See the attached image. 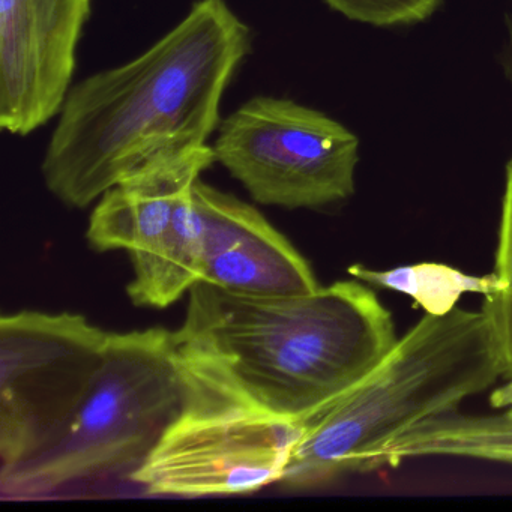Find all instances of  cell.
I'll return each instance as SVG.
<instances>
[{"label":"cell","instance_id":"6da1fadb","mask_svg":"<svg viewBox=\"0 0 512 512\" xmlns=\"http://www.w3.org/2000/svg\"><path fill=\"white\" fill-rule=\"evenodd\" d=\"M172 334L190 401L295 424L361 385L398 340L391 311L359 280L271 298L200 280Z\"/></svg>","mask_w":512,"mask_h":512},{"label":"cell","instance_id":"7a4b0ae2","mask_svg":"<svg viewBox=\"0 0 512 512\" xmlns=\"http://www.w3.org/2000/svg\"><path fill=\"white\" fill-rule=\"evenodd\" d=\"M253 43L226 0H196L137 58L73 85L41 163L47 190L88 208L152 161L208 145Z\"/></svg>","mask_w":512,"mask_h":512},{"label":"cell","instance_id":"3957f363","mask_svg":"<svg viewBox=\"0 0 512 512\" xmlns=\"http://www.w3.org/2000/svg\"><path fill=\"white\" fill-rule=\"evenodd\" d=\"M503 377L484 311L425 313L352 392L305 424L280 484L319 487L364 473L383 446L425 419L455 412Z\"/></svg>","mask_w":512,"mask_h":512},{"label":"cell","instance_id":"277c9868","mask_svg":"<svg viewBox=\"0 0 512 512\" xmlns=\"http://www.w3.org/2000/svg\"><path fill=\"white\" fill-rule=\"evenodd\" d=\"M190 400L172 331L110 332L103 362L58 439L0 478L2 496L37 499L68 485L131 476Z\"/></svg>","mask_w":512,"mask_h":512},{"label":"cell","instance_id":"5b68a950","mask_svg":"<svg viewBox=\"0 0 512 512\" xmlns=\"http://www.w3.org/2000/svg\"><path fill=\"white\" fill-rule=\"evenodd\" d=\"M212 149L260 205L322 209L355 194L358 137L289 98H251L221 121Z\"/></svg>","mask_w":512,"mask_h":512},{"label":"cell","instance_id":"8992f818","mask_svg":"<svg viewBox=\"0 0 512 512\" xmlns=\"http://www.w3.org/2000/svg\"><path fill=\"white\" fill-rule=\"evenodd\" d=\"M109 337L82 314L25 310L0 319V478L58 439Z\"/></svg>","mask_w":512,"mask_h":512},{"label":"cell","instance_id":"52a82bcc","mask_svg":"<svg viewBox=\"0 0 512 512\" xmlns=\"http://www.w3.org/2000/svg\"><path fill=\"white\" fill-rule=\"evenodd\" d=\"M304 428L188 400L131 481L148 496L254 493L281 481Z\"/></svg>","mask_w":512,"mask_h":512},{"label":"cell","instance_id":"ba28073f","mask_svg":"<svg viewBox=\"0 0 512 512\" xmlns=\"http://www.w3.org/2000/svg\"><path fill=\"white\" fill-rule=\"evenodd\" d=\"M92 0H0V128L31 136L73 88Z\"/></svg>","mask_w":512,"mask_h":512},{"label":"cell","instance_id":"9c48e42d","mask_svg":"<svg viewBox=\"0 0 512 512\" xmlns=\"http://www.w3.org/2000/svg\"><path fill=\"white\" fill-rule=\"evenodd\" d=\"M193 200L202 229V281L260 298L319 289L310 263L259 209L202 179Z\"/></svg>","mask_w":512,"mask_h":512},{"label":"cell","instance_id":"30bf717a","mask_svg":"<svg viewBox=\"0 0 512 512\" xmlns=\"http://www.w3.org/2000/svg\"><path fill=\"white\" fill-rule=\"evenodd\" d=\"M217 163L212 146L164 155L103 194L89 218L86 239L95 251L154 247L170 229L179 205Z\"/></svg>","mask_w":512,"mask_h":512},{"label":"cell","instance_id":"8fae6325","mask_svg":"<svg viewBox=\"0 0 512 512\" xmlns=\"http://www.w3.org/2000/svg\"><path fill=\"white\" fill-rule=\"evenodd\" d=\"M127 293L136 307L164 310L202 280L203 239L193 191L179 205L170 229L143 253L131 256Z\"/></svg>","mask_w":512,"mask_h":512},{"label":"cell","instance_id":"7c38bea8","mask_svg":"<svg viewBox=\"0 0 512 512\" xmlns=\"http://www.w3.org/2000/svg\"><path fill=\"white\" fill-rule=\"evenodd\" d=\"M347 271L355 280L368 286L409 296L425 313L434 316H443L454 310L466 293L491 296L503 290V284L494 272L484 277H473L440 263H419L386 271L353 265Z\"/></svg>","mask_w":512,"mask_h":512},{"label":"cell","instance_id":"4fadbf2b","mask_svg":"<svg viewBox=\"0 0 512 512\" xmlns=\"http://www.w3.org/2000/svg\"><path fill=\"white\" fill-rule=\"evenodd\" d=\"M493 272L503 284V290L496 295L484 296L481 310L490 323L502 358L503 377L508 380L491 394V406L499 409L512 406V157L506 166Z\"/></svg>","mask_w":512,"mask_h":512},{"label":"cell","instance_id":"5bb4252c","mask_svg":"<svg viewBox=\"0 0 512 512\" xmlns=\"http://www.w3.org/2000/svg\"><path fill=\"white\" fill-rule=\"evenodd\" d=\"M443 0H325L353 22L379 28L415 25L433 16Z\"/></svg>","mask_w":512,"mask_h":512},{"label":"cell","instance_id":"9a60e30c","mask_svg":"<svg viewBox=\"0 0 512 512\" xmlns=\"http://www.w3.org/2000/svg\"><path fill=\"white\" fill-rule=\"evenodd\" d=\"M506 31H508V38H506L503 52L500 53V65H502L506 80L512 86V16L506 20Z\"/></svg>","mask_w":512,"mask_h":512},{"label":"cell","instance_id":"2e32d148","mask_svg":"<svg viewBox=\"0 0 512 512\" xmlns=\"http://www.w3.org/2000/svg\"><path fill=\"white\" fill-rule=\"evenodd\" d=\"M508 412L511 413V415H512V406H509Z\"/></svg>","mask_w":512,"mask_h":512}]
</instances>
